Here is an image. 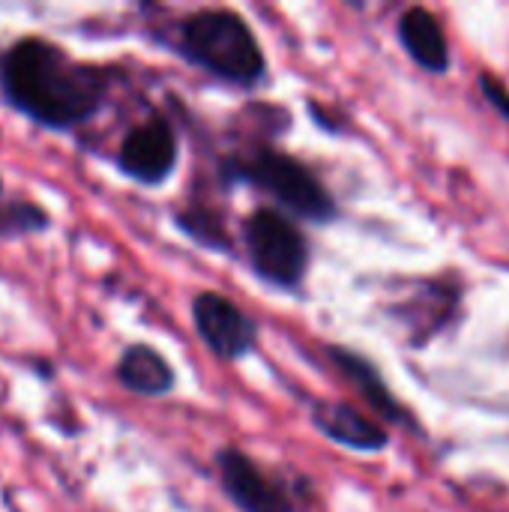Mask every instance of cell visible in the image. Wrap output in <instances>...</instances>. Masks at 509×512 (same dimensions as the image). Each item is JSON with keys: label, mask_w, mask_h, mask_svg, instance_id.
I'll return each mask as SVG.
<instances>
[{"label": "cell", "mask_w": 509, "mask_h": 512, "mask_svg": "<svg viewBox=\"0 0 509 512\" xmlns=\"http://www.w3.org/2000/svg\"><path fill=\"white\" fill-rule=\"evenodd\" d=\"M111 81V72L102 66L81 63L42 36H24L0 57L3 99L27 120L54 132L87 123L105 105Z\"/></svg>", "instance_id": "cell-1"}, {"label": "cell", "mask_w": 509, "mask_h": 512, "mask_svg": "<svg viewBox=\"0 0 509 512\" xmlns=\"http://www.w3.org/2000/svg\"><path fill=\"white\" fill-rule=\"evenodd\" d=\"M222 186H252L276 201V210L294 222L330 225L339 219V204L324 180L297 156L276 150L273 144H255L219 159Z\"/></svg>", "instance_id": "cell-2"}, {"label": "cell", "mask_w": 509, "mask_h": 512, "mask_svg": "<svg viewBox=\"0 0 509 512\" xmlns=\"http://www.w3.org/2000/svg\"><path fill=\"white\" fill-rule=\"evenodd\" d=\"M174 51L231 87L252 90L267 78V57L252 24L225 6L189 12L174 30Z\"/></svg>", "instance_id": "cell-3"}, {"label": "cell", "mask_w": 509, "mask_h": 512, "mask_svg": "<svg viewBox=\"0 0 509 512\" xmlns=\"http://www.w3.org/2000/svg\"><path fill=\"white\" fill-rule=\"evenodd\" d=\"M243 249L252 273L276 291H297L312 264L303 228L276 207H258L243 219Z\"/></svg>", "instance_id": "cell-4"}, {"label": "cell", "mask_w": 509, "mask_h": 512, "mask_svg": "<svg viewBox=\"0 0 509 512\" xmlns=\"http://www.w3.org/2000/svg\"><path fill=\"white\" fill-rule=\"evenodd\" d=\"M192 327L204 348L222 363L249 357L261 339V324L219 291H198L192 297Z\"/></svg>", "instance_id": "cell-5"}, {"label": "cell", "mask_w": 509, "mask_h": 512, "mask_svg": "<svg viewBox=\"0 0 509 512\" xmlns=\"http://www.w3.org/2000/svg\"><path fill=\"white\" fill-rule=\"evenodd\" d=\"M180 162V138L171 120L153 114L135 123L117 147V171L141 186H162Z\"/></svg>", "instance_id": "cell-6"}, {"label": "cell", "mask_w": 509, "mask_h": 512, "mask_svg": "<svg viewBox=\"0 0 509 512\" xmlns=\"http://www.w3.org/2000/svg\"><path fill=\"white\" fill-rule=\"evenodd\" d=\"M216 471L225 498L240 512H297V501L288 486L267 474L246 450H216Z\"/></svg>", "instance_id": "cell-7"}, {"label": "cell", "mask_w": 509, "mask_h": 512, "mask_svg": "<svg viewBox=\"0 0 509 512\" xmlns=\"http://www.w3.org/2000/svg\"><path fill=\"white\" fill-rule=\"evenodd\" d=\"M324 351H327V360L333 363V369L357 390V396L366 402V408L375 417H381L390 426H399V429H408L414 435H423L420 432V420L393 396V390L387 387L381 369L369 357H363V354H357V351H351L345 345H327Z\"/></svg>", "instance_id": "cell-8"}, {"label": "cell", "mask_w": 509, "mask_h": 512, "mask_svg": "<svg viewBox=\"0 0 509 512\" xmlns=\"http://www.w3.org/2000/svg\"><path fill=\"white\" fill-rule=\"evenodd\" d=\"M312 426L333 444L354 453H381L390 447V432L360 408L348 402H312Z\"/></svg>", "instance_id": "cell-9"}, {"label": "cell", "mask_w": 509, "mask_h": 512, "mask_svg": "<svg viewBox=\"0 0 509 512\" xmlns=\"http://www.w3.org/2000/svg\"><path fill=\"white\" fill-rule=\"evenodd\" d=\"M396 36L405 48V54L426 69L429 75H447L453 66L450 42L444 33V24L429 12L426 6H411L396 21Z\"/></svg>", "instance_id": "cell-10"}, {"label": "cell", "mask_w": 509, "mask_h": 512, "mask_svg": "<svg viewBox=\"0 0 509 512\" xmlns=\"http://www.w3.org/2000/svg\"><path fill=\"white\" fill-rule=\"evenodd\" d=\"M114 378L126 393L147 396V399H162L174 393L177 387L174 366L165 360V354H159L153 345H144V342L123 348L114 366Z\"/></svg>", "instance_id": "cell-11"}, {"label": "cell", "mask_w": 509, "mask_h": 512, "mask_svg": "<svg viewBox=\"0 0 509 512\" xmlns=\"http://www.w3.org/2000/svg\"><path fill=\"white\" fill-rule=\"evenodd\" d=\"M174 225L177 231H183L192 243L210 249V252H222V255H231L234 252V240L228 234V225H225V216L207 204H192V207H183L174 213Z\"/></svg>", "instance_id": "cell-12"}, {"label": "cell", "mask_w": 509, "mask_h": 512, "mask_svg": "<svg viewBox=\"0 0 509 512\" xmlns=\"http://www.w3.org/2000/svg\"><path fill=\"white\" fill-rule=\"evenodd\" d=\"M51 228V216L30 198H12L0 204V237H30Z\"/></svg>", "instance_id": "cell-13"}, {"label": "cell", "mask_w": 509, "mask_h": 512, "mask_svg": "<svg viewBox=\"0 0 509 512\" xmlns=\"http://www.w3.org/2000/svg\"><path fill=\"white\" fill-rule=\"evenodd\" d=\"M480 93L495 108V114H501L509 123V87L495 72H480Z\"/></svg>", "instance_id": "cell-14"}, {"label": "cell", "mask_w": 509, "mask_h": 512, "mask_svg": "<svg viewBox=\"0 0 509 512\" xmlns=\"http://www.w3.org/2000/svg\"><path fill=\"white\" fill-rule=\"evenodd\" d=\"M0 195H3V183H0ZM0 204H3V201H0Z\"/></svg>", "instance_id": "cell-15"}]
</instances>
